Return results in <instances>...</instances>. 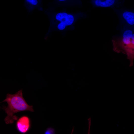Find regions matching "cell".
<instances>
[{
    "label": "cell",
    "instance_id": "cell-10",
    "mask_svg": "<svg viewBox=\"0 0 134 134\" xmlns=\"http://www.w3.org/2000/svg\"><path fill=\"white\" fill-rule=\"evenodd\" d=\"M88 121L89 122V130H88V132L89 133V131H90V125L91 124V119L89 118L88 119Z\"/></svg>",
    "mask_w": 134,
    "mask_h": 134
},
{
    "label": "cell",
    "instance_id": "cell-9",
    "mask_svg": "<svg viewBox=\"0 0 134 134\" xmlns=\"http://www.w3.org/2000/svg\"><path fill=\"white\" fill-rule=\"evenodd\" d=\"M55 134V130L54 129L51 127L48 128L45 131L44 134Z\"/></svg>",
    "mask_w": 134,
    "mask_h": 134
},
{
    "label": "cell",
    "instance_id": "cell-1",
    "mask_svg": "<svg viewBox=\"0 0 134 134\" xmlns=\"http://www.w3.org/2000/svg\"><path fill=\"white\" fill-rule=\"evenodd\" d=\"M48 10L49 11L47 10L45 12L49 17L50 24L47 34L54 31L65 34L68 30H73L75 28L74 25L76 21L86 17V13L81 12L75 13L65 11L56 12L52 10L51 12L49 9Z\"/></svg>",
    "mask_w": 134,
    "mask_h": 134
},
{
    "label": "cell",
    "instance_id": "cell-4",
    "mask_svg": "<svg viewBox=\"0 0 134 134\" xmlns=\"http://www.w3.org/2000/svg\"><path fill=\"white\" fill-rule=\"evenodd\" d=\"M120 20V27L134 26V12L126 10L115 9Z\"/></svg>",
    "mask_w": 134,
    "mask_h": 134
},
{
    "label": "cell",
    "instance_id": "cell-7",
    "mask_svg": "<svg viewBox=\"0 0 134 134\" xmlns=\"http://www.w3.org/2000/svg\"><path fill=\"white\" fill-rule=\"evenodd\" d=\"M56 6L63 7L80 6L82 5L81 0H54Z\"/></svg>",
    "mask_w": 134,
    "mask_h": 134
},
{
    "label": "cell",
    "instance_id": "cell-8",
    "mask_svg": "<svg viewBox=\"0 0 134 134\" xmlns=\"http://www.w3.org/2000/svg\"><path fill=\"white\" fill-rule=\"evenodd\" d=\"M25 6L28 10L31 12L34 9H38L42 7L41 0H24Z\"/></svg>",
    "mask_w": 134,
    "mask_h": 134
},
{
    "label": "cell",
    "instance_id": "cell-6",
    "mask_svg": "<svg viewBox=\"0 0 134 134\" xmlns=\"http://www.w3.org/2000/svg\"><path fill=\"white\" fill-rule=\"evenodd\" d=\"M118 1L119 0H91V3L95 7H113Z\"/></svg>",
    "mask_w": 134,
    "mask_h": 134
},
{
    "label": "cell",
    "instance_id": "cell-3",
    "mask_svg": "<svg viewBox=\"0 0 134 134\" xmlns=\"http://www.w3.org/2000/svg\"><path fill=\"white\" fill-rule=\"evenodd\" d=\"M22 91L21 90L13 94H7L6 99L1 102H6L8 104L7 107L3 108L7 114L4 120L7 124L13 123L18 120V117L14 115L15 113L25 111L34 112L33 106L29 105L24 98Z\"/></svg>",
    "mask_w": 134,
    "mask_h": 134
},
{
    "label": "cell",
    "instance_id": "cell-2",
    "mask_svg": "<svg viewBox=\"0 0 134 134\" xmlns=\"http://www.w3.org/2000/svg\"><path fill=\"white\" fill-rule=\"evenodd\" d=\"M119 35L115 36L112 41L113 50L117 53L126 54L130 62V67L133 65L134 59V29L133 27H121Z\"/></svg>",
    "mask_w": 134,
    "mask_h": 134
},
{
    "label": "cell",
    "instance_id": "cell-5",
    "mask_svg": "<svg viewBox=\"0 0 134 134\" xmlns=\"http://www.w3.org/2000/svg\"><path fill=\"white\" fill-rule=\"evenodd\" d=\"M16 128L19 133L25 134L30 130L31 127V121L27 116L23 115L18 119L16 122Z\"/></svg>",
    "mask_w": 134,
    "mask_h": 134
}]
</instances>
